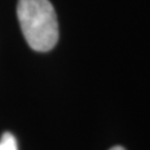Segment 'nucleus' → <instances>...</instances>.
I'll use <instances>...</instances> for the list:
<instances>
[{
    "label": "nucleus",
    "mask_w": 150,
    "mask_h": 150,
    "mask_svg": "<svg viewBox=\"0 0 150 150\" xmlns=\"http://www.w3.org/2000/svg\"><path fill=\"white\" fill-rule=\"evenodd\" d=\"M0 150H18L16 138L10 132H5L0 138Z\"/></svg>",
    "instance_id": "nucleus-2"
},
{
    "label": "nucleus",
    "mask_w": 150,
    "mask_h": 150,
    "mask_svg": "<svg viewBox=\"0 0 150 150\" xmlns=\"http://www.w3.org/2000/svg\"><path fill=\"white\" fill-rule=\"evenodd\" d=\"M109 150H125V148L120 147V146H116V147H112L111 149H109Z\"/></svg>",
    "instance_id": "nucleus-3"
},
{
    "label": "nucleus",
    "mask_w": 150,
    "mask_h": 150,
    "mask_svg": "<svg viewBox=\"0 0 150 150\" xmlns=\"http://www.w3.org/2000/svg\"><path fill=\"white\" fill-rule=\"evenodd\" d=\"M17 16L23 37L31 49L46 52L57 45L58 21L49 0H19Z\"/></svg>",
    "instance_id": "nucleus-1"
}]
</instances>
